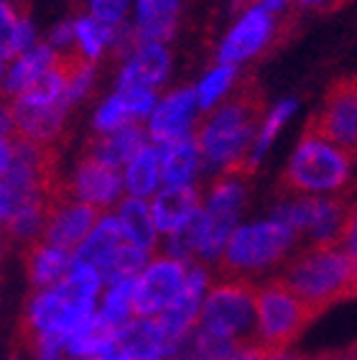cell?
<instances>
[{
  "label": "cell",
  "mask_w": 357,
  "mask_h": 360,
  "mask_svg": "<svg viewBox=\"0 0 357 360\" xmlns=\"http://www.w3.org/2000/svg\"><path fill=\"white\" fill-rule=\"evenodd\" d=\"M266 112V92L255 77H247L235 84L233 95L227 97L212 115L194 125V136L200 143L205 164H217L227 169L235 164H255L250 141Z\"/></svg>",
  "instance_id": "cell-1"
},
{
  "label": "cell",
  "mask_w": 357,
  "mask_h": 360,
  "mask_svg": "<svg viewBox=\"0 0 357 360\" xmlns=\"http://www.w3.org/2000/svg\"><path fill=\"white\" fill-rule=\"evenodd\" d=\"M278 278L316 314L357 297V264L339 245H309L299 250Z\"/></svg>",
  "instance_id": "cell-2"
},
{
  "label": "cell",
  "mask_w": 357,
  "mask_h": 360,
  "mask_svg": "<svg viewBox=\"0 0 357 360\" xmlns=\"http://www.w3.org/2000/svg\"><path fill=\"white\" fill-rule=\"evenodd\" d=\"M294 240V230L278 220L258 222V225L235 230L225 253L217 261V276H220V281H230V278L253 281L255 274L278 264L289 253Z\"/></svg>",
  "instance_id": "cell-3"
},
{
  "label": "cell",
  "mask_w": 357,
  "mask_h": 360,
  "mask_svg": "<svg viewBox=\"0 0 357 360\" xmlns=\"http://www.w3.org/2000/svg\"><path fill=\"white\" fill-rule=\"evenodd\" d=\"M350 167L352 159L347 153L319 139L301 136V143L278 179V194L309 197L316 192L342 189L350 179Z\"/></svg>",
  "instance_id": "cell-4"
},
{
  "label": "cell",
  "mask_w": 357,
  "mask_h": 360,
  "mask_svg": "<svg viewBox=\"0 0 357 360\" xmlns=\"http://www.w3.org/2000/svg\"><path fill=\"white\" fill-rule=\"evenodd\" d=\"M258 286L247 278L217 281L207 294L197 325L212 335H220L245 345L258 340V312H255Z\"/></svg>",
  "instance_id": "cell-5"
},
{
  "label": "cell",
  "mask_w": 357,
  "mask_h": 360,
  "mask_svg": "<svg viewBox=\"0 0 357 360\" xmlns=\"http://www.w3.org/2000/svg\"><path fill=\"white\" fill-rule=\"evenodd\" d=\"M255 312H258V340L273 355L286 353V347L301 338L304 330L319 317L278 276L258 286Z\"/></svg>",
  "instance_id": "cell-6"
},
{
  "label": "cell",
  "mask_w": 357,
  "mask_h": 360,
  "mask_svg": "<svg viewBox=\"0 0 357 360\" xmlns=\"http://www.w3.org/2000/svg\"><path fill=\"white\" fill-rule=\"evenodd\" d=\"M304 136L335 146L357 161V75L339 77L330 84L319 110L304 128Z\"/></svg>",
  "instance_id": "cell-7"
},
{
  "label": "cell",
  "mask_w": 357,
  "mask_h": 360,
  "mask_svg": "<svg viewBox=\"0 0 357 360\" xmlns=\"http://www.w3.org/2000/svg\"><path fill=\"white\" fill-rule=\"evenodd\" d=\"M184 264L171 256H156L145 274L138 278L136 297H133V309L136 317H158L176 302L186 284Z\"/></svg>",
  "instance_id": "cell-8"
},
{
  "label": "cell",
  "mask_w": 357,
  "mask_h": 360,
  "mask_svg": "<svg viewBox=\"0 0 357 360\" xmlns=\"http://www.w3.org/2000/svg\"><path fill=\"white\" fill-rule=\"evenodd\" d=\"M103 212L105 210L95 207V205H87V202H74V200L56 202L54 210H51V217H48L44 243L56 250H62V253L77 256V250L82 248L84 240L105 220Z\"/></svg>",
  "instance_id": "cell-9"
},
{
  "label": "cell",
  "mask_w": 357,
  "mask_h": 360,
  "mask_svg": "<svg viewBox=\"0 0 357 360\" xmlns=\"http://www.w3.org/2000/svg\"><path fill=\"white\" fill-rule=\"evenodd\" d=\"M69 105L64 100L54 105H26L18 100H6V120L11 128L3 133L15 131L23 139L41 146H62L64 143V112Z\"/></svg>",
  "instance_id": "cell-10"
},
{
  "label": "cell",
  "mask_w": 357,
  "mask_h": 360,
  "mask_svg": "<svg viewBox=\"0 0 357 360\" xmlns=\"http://www.w3.org/2000/svg\"><path fill=\"white\" fill-rule=\"evenodd\" d=\"M120 187H123L120 169L82 153L72 179L67 181V194L69 200L87 202V205H95L100 210H108L120 197Z\"/></svg>",
  "instance_id": "cell-11"
},
{
  "label": "cell",
  "mask_w": 357,
  "mask_h": 360,
  "mask_svg": "<svg viewBox=\"0 0 357 360\" xmlns=\"http://www.w3.org/2000/svg\"><path fill=\"white\" fill-rule=\"evenodd\" d=\"M205 284H207V266L194 264L192 269H189L186 284H184V289H181V294L176 297V302H174L166 312L158 314V322H161L166 340H169V353H171V347L176 345L178 340L197 325V319H200V312H202L200 302H202Z\"/></svg>",
  "instance_id": "cell-12"
},
{
  "label": "cell",
  "mask_w": 357,
  "mask_h": 360,
  "mask_svg": "<svg viewBox=\"0 0 357 360\" xmlns=\"http://www.w3.org/2000/svg\"><path fill=\"white\" fill-rule=\"evenodd\" d=\"M271 28H273V18L268 13V8L247 11L245 18L227 34L225 44L220 46V62L233 67L235 62H242L247 56L258 54L266 44H271L268 41Z\"/></svg>",
  "instance_id": "cell-13"
},
{
  "label": "cell",
  "mask_w": 357,
  "mask_h": 360,
  "mask_svg": "<svg viewBox=\"0 0 357 360\" xmlns=\"http://www.w3.org/2000/svg\"><path fill=\"white\" fill-rule=\"evenodd\" d=\"M194 103H200V97L194 90H178L166 97L151 118V139L158 146H169L186 139L189 136V123H192Z\"/></svg>",
  "instance_id": "cell-14"
},
{
  "label": "cell",
  "mask_w": 357,
  "mask_h": 360,
  "mask_svg": "<svg viewBox=\"0 0 357 360\" xmlns=\"http://www.w3.org/2000/svg\"><path fill=\"white\" fill-rule=\"evenodd\" d=\"M117 355L131 360H161L169 355V340L158 317H136L117 335ZM112 353V355H115Z\"/></svg>",
  "instance_id": "cell-15"
},
{
  "label": "cell",
  "mask_w": 357,
  "mask_h": 360,
  "mask_svg": "<svg viewBox=\"0 0 357 360\" xmlns=\"http://www.w3.org/2000/svg\"><path fill=\"white\" fill-rule=\"evenodd\" d=\"M145 148V131L141 123H133L123 131L115 133H103V136H92V139L84 143L82 153L84 156H92V159L103 161V164H110V167H131L133 159Z\"/></svg>",
  "instance_id": "cell-16"
},
{
  "label": "cell",
  "mask_w": 357,
  "mask_h": 360,
  "mask_svg": "<svg viewBox=\"0 0 357 360\" xmlns=\"http://www.w3.org/2000/svg\"><path fill=\"white\" fill-rule=\"evenodd\" d=\"M200 207V189L186 184V187H166L161 194H156L153 200V220L161 233L171 236L174 230H178L189 217Z\"/></svg>",
  "instance_id": "cell-17"
},
{
  "label": "cell",
  "mask_w": 357,
  "mask_h": 360,
  "mask_svg": "<svg viewBox=\"0 0 357 360\" xmlns=\"http://www.w3.org/2000/svg\"><path fill=\"white\" fill-rule=\"evenodd\" d=\"M23 258H26V271L31 284L44 291L56 289L74 266V256L51 248L46 243H36L34 248H28L23 253Z\"/></svg>",
  "instance_id": "cell-18"
},
{
  "label": "cell",
  "mask_w": 357,
  "mask_h": 360,
  "mask_svg": "<svg viewBox=\"0 0 357 360\" xmlns=\"http://www.w3.org/2000/svg\"><path fill=\"white\" fill-rule=\"evenodd\" d=\"M158 151H161V179L166 181V187H186L197 174L202 159L194 131L176 143L158 146Z\"/></svg>",
  "instance_id": "cell-19"
},
{
  "label": "cell",
  "mask_w": 357,
  "mask_h": 360,
  "mask_svg": "<svg viewBox=\"0 0 357 360\" xmlns=\"http://www.w3.org/2000/svg\"><path fill=\"white\" fill-rule=\"evenodd\" d=\"M169 70V56L161 49V44H143L141 49H136L133 59L125 67L123 77L117 90H128V87H148L151 84H161Z\"/></svg>",
  "instance_id": "cell-20"
},
{
  "label": "cell",
  "mask_w": 357,
  "mask_h": 360,
  "mask_svg": "<svg viewBox=\"0 0 357 360\" xmlns=\"http://www.w3.org/2000/svg\"><path fill=\"white\" fill-rule=\"evenodd\" d=\"M117 220H120V228L125 233V240L141 248L143 253H153L156 250V220H153V212L145 207L143 200L138 197H128L117 205Z\"/></svg>",
  "instance_id": "cell-21"
},
{
  "label": "cell",
  "mask_w": 357,
  "mask_h": 360,
  "mask_svg": "<svg viewBox=\"0 0 357 360\" xmlns=\"http://www.w3.org/2000/svg\"><path fill=\"white\" fill-rule=\"evenodd\" d=\"M178 18L176 0H138V36L143 44L171 39Z\"/></svg>",
  "instance_id": "cell-22"
},
{
  "label": "cell",
  "mask_w": 357,
  "mask_h": 360,
  "mask_svg": "<svg viewBox=\"0 0 357 360\" xmlns=\"http://www.w3.org/2000/svg\"><path fill=\"white\" fill-rule=\"evenodd\" d=\"M54 59H56V51H51L48 46H34L21 59H15L11 67H6V82H3L6 100L18 97L34 79H39L44 72L51 70Z\"/></svg>",
  "instance_id": "cell-23"
},
{
  "label": "cell",
  "mask_w": 357,
  "mask_h": 360,
  "mask_svg": "<svg viewBox=\"0 0 357 360\" xmlns=\"http://www.w3.org/2000/svg\"><path fill=\"white\" fill-rule=\"evenodd\" d=\"M117 335L120 330L112 327L105 314H95L87 325L79 327L74 335H69L67 350L72 355H97V358L112 355L117 345Z\"/></svg>",
  "instance_id": "cell-24"
},
{
  "label": "cell",
  "mask_w": 357,
  "mask_h": 360,
  "mask_svg": "<svg viewBox=\"0 0 357 360\" xmlns=\"http://www.w3.org/2000/svg\"><path fill=\"white\" fill-rule=\"evenodd\" d=\"M123 243H125V233L120 228V220L117 217H105L95 228V233L84 240L82 248L77 250L74 261H79L84 266H92V269H100Z\"/></svg>",
  "instance_id": "cell-25"
},
{
  "label": "cell",
  "mask_w": 357,
  "mask_h": 360,
  "mask_svg": "<svg viewBox=\"0 0 357 360\" xmlns=\"http://www.w3.org/2000/svg\"><path fill=\"white\" fill-rule=\"evenodd\" d=\"M207 222H209L207 210H197L181 228L174 230L171 238H169V256L189 266L200 264L202 243H205L207 236Z\"/></svg>",
  "instance_id": "cell-26"
},
{
  "label": "cell",
  "mask_w": 357,
  "mask_h": 360,
  "mask_svg": "<svg viewBox=\"0 0 357 360\" xmlns=\"http://www.w3.org/2000/svg\"><path fill=\"white\" fill-rule=\"evenodd\" d=\"M34 41V28L28 23L26 13H18L13 3H3V62L13 64L21 59Z\"/></svg>",
  "instance_id": "cell-27"
},
{
  "label": "cell",
  "mask_w": 357,
  "mask_h": 360,
  "mask_svg": "<svg viewBox=\"0 0 357 360\" xmlns=\"http://www.w3.org/2000/svg\"><path fill=\"white\" fill-rule=\"evenodd\" d=\"M161 179V151L145 146L125 172V187L133 197H148Z\"/></svg>",
  "instance_id": "cell-28"
},
{
  "label": "cell",
  "mask_w": 357,
  "mask_h": 360,
  "mask_svg": "<svg viewBox=\"0 0 357 360\" xmlns=\"http://www.w3.org/2000/svg\"><path fill=\"white\" fill-rule=\"evenodd\" d=\"M145 256H148V253H143L141 248H136V245H131V243L125 240L123 245L97 269V274L103 278V284H108L112 289V286L123 284V281L136 278L138 271L143 269Z\"/></svg>",
  "instance_id": "cell-29"
},
{
  "label": "cell",
  "mask_w": 357,
  "mask_h": 360,
  "mask_svg": "<svg viewBox=\"0 0 357 360\" xmlns=\"http://www.w3.org/2000/svg\"><path fill=\"white\" fill-rule=\"evenodd\" d=\"M133 123H141V120L128 110V105H125V100L120 95L110 97L95 115V128L100 133L123 131V128H128V125H133Z\"/></svg>",
  "instance_id": "cell-30"
},
{
  "label": "cell",
  "mask_w": 357,
  "mask_h": 360,
  "mask_svg": "<svg viewBox=\"0 0 357 360\" xmlns=\"http://www.w3.org/2000/svg\"><path fill=\"white\" fill-rule=\"evenodd\" d=\"M77 26V39H79V46L89 59H97L103 46L112 39V28L105 26V23L95 21V18H79L74 23Z\"/></svg>",
  "instance_id": "cell-31"
},
{
  "label": "cell",
  "mask_w": 357,
  "mask_h": 360,
  "mask_svg": "<svg viewBox=\"0 0 357 360\" xmlns=\"http://www.w3.org/2000/svg\"><path fill=\"white\" fill-rule=\"evenodd\" d=\"M233 82H235V67H227V64L217 67L212 75H207V79L200 84V90H197L200 105L205 108V110H209V108L220 100L222 92H225Z\"/></svg>",
  "instance_id": "cell-32"
},
{
  "label": "cell",
  "mask_w": 357,
  "mask_h": 360,
  "mask_svg": "<svg viewBox=\"0 0 357 360\" xmlns=\"http://www.w3.org/2000/svg\"><path fill=\"white\" fill-rule=\"evenodd\" d=\"M296 110V103L294 100H283L278 108H275L273 112H271V118L266 120V128L261 131V136H258V141H255V148H253V159H255V164H258V159L263 156V151L268 148V143L273 141V136H275V131L283 125V120L289 118L291 112Z\"/></svg>",
  "instance_id": "cell-33"
},
{
  "label": "cell",
  "mask_w": 357,
  "mask_h": 360,
  "mask_svg": "<svg viewBox=\"0 0 357 360\" xmlns=\"http://www.w3.org/2000/svg\"><path fill=\"white\" fill-rule=\"evenodd\" d=\"M117 95L123 97L125 105H128V110L136 115L138 120H143L148 112L153 110V92L148 87H128V90H117Z\"/></svg>",
  "instance_id": "cell-34"
},
{
  "label": "cell",
  "mask_w": 357,
  "mask_h": 360,
  "mask_svg": "<svg viewBox=\"0 0 357 360\" xmlns=\"http://www.w3.org/2000/svg\"><path fill=\"white\" fill-rule=\"evenodd\" d=\"M89 8H92V15L95 21L105 23V26H117L120 18H123L125 11V0H89Z\"/></svg>",
  "instance_id": "cell-35"
},
{
  "label": "cell",
  "mask_w": 357,
  "mask_h": 360,
  "mask_svg": "<svg viewBox=\"0 0 357 360\" xmlns=\"http://www.w3.org/2000/svg\"><path fill=\"white\" fill-rule=\"evenodd\" d=\"M337 245L347 250V256L357 264V197H355V202H352L350 215H347V220H344L342 236H339V243H337Z\"/></svg>",
  "instance_id": "cell-36"
},
{
  "label": "cell",
  "mask_w": 357,
  "mask_h": 360,
  "mask_svg": "<svg viewBox=\"0 0 357 360\" xmlns=\"http://www.w3.org/2000/svg\"><path fill=\"white\" fill-rule=\"evenodd\" d=\"M268 358H273V353L263 345L261 340H253V342H245V345H240L235 353L227 355L225 360H268Z\"/></svg>",
  "instance_id": "cell-37"
},
{
  "label": "cell",
  "mask_w": 357,
  "mask_h": 360,
  "mask_svg": "<svg viewBox=\"0 0 357 360\" xmlns=\"http://www.w3.org/2000/svg\"><path fill=\"white\" fill-rule=\"evenodd\" d=\"M74 31H77V26H72L69 21H64V23H59V26H56L51 34H48V41L56 44V46L67 49L69 44L74 41V39H72V34H74Z\"/></svg>",
  "instance_id": "cell-38"
},
{
  "label": "cell",
  "mask_w": 357,
  "mask_h": 360,
  "mask_svg": "<svg viewBox=\"0 0 357 360\" xmlns=\"http://www.w3.org/2000/svg\"><path fill=\"white\" fill-rule=\"evenodd\" d=\"M283 3H286V0H235V11H245V8H250V11H253V8H268V11H271V8H281Z\"/></svg>",
  "instance_id": "cell-39"
},
{
  "label": "cell",
  "mask_w": 357,
  "mask_h": 360,
  "mask_svg": "<svg viewBox=\"0 0 357 360\" xmlns=\"http://www.w3.org/2000/svg\"><path fill=\"white\" fill-rule=\"evenodd\" d=\"M316 360H357V342L350 347H344V350H337V353H324L319 355Z\"/></svg>",
  "instance_id": "cell-40"
},
{
  "label": "cell",
  "mask_w": 357,
  "mask_h": 360,
  "mask_svg": "<svg viewBox=\"0 0 357 360\" xmlns=\"http://www.w3.org/2000/svg\"><path fill=\"white\" fill-rule=\"evenodd\" d=\"M268 360H316V358H306V355H289V353H281V355H273V358Z\"/></svg>",
  "instance_id": "cell-41"
},
{
  "label": "cell",
  "mask_w": 357,
  "mask_h": 360,
  "mask_svg": "<svg viewBox=\"0 0 357 360\" xmlns=\"http://www.w3.org/2000/svg\"><path fill=\"white\" fill-rule=\"evenodd\" d=\"M84 360H103V358H84Z\"/></svg>",
  "instance_id": "cell-42"
}]
</instances>
